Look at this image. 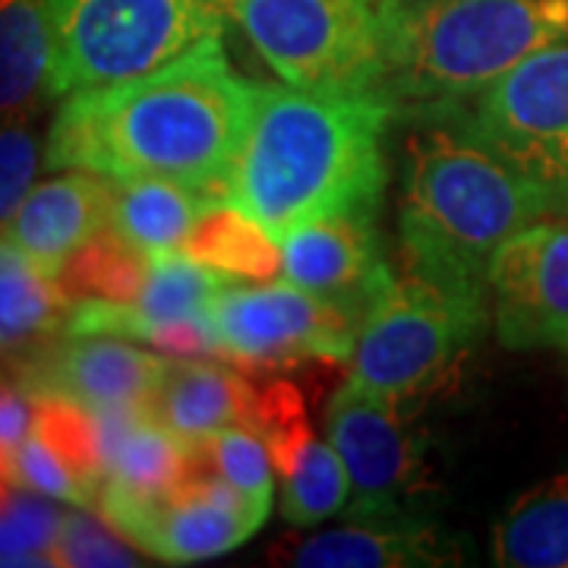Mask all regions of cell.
Instances as JSON below:
<instances>
[{
    "label": "cell",
    "mask_w": 568,
    "mask_h": 568,
    "mask_svg": "<svg viewBox=\"0 0 568 568\" xmlns=\"http://www.w3.org/2000/svg\"><path fill=\"white\" fill-rule=\"evenodd\" d=\"M246 108L250 82L234 73L222 36H205L142 77L63 95L44 136V168L162 178L227 196Z\"/></svg>",
    "instance_id": "cell-1"
},
{
    "label": "cell",
    "mask_w": 568,
    "mask_h": 568,
    "mask_svg": "<svg viewBox=\"0 0 568 568\" xmlns=\"http://www.w3.org/2000/svg\"><path fill=\"white\" fill-rule=\"evenodd\" d=\"M395 104L369 92L250 82L227 200L282 244L345 212H379L388 183L386 133Z\"/></svg>",
    "instance_id": "cell-2"
},
{
    "label": "cell",
    "mask_w": 568,
    "mask_h": 568,
    "mask_svg": "<svg viewBox=\"0 0 568 568\" xmlns=\"http://www.w3.org/2000/svg\"><path fill=\"white\" fill-rule=\"evenodd\" d=\"M398 181L402 272L489 297V263L511 234L568 212L547 183L496 155L448 114L405 118Z\"/></svg>",
    "instance_id": "cell-3"
},
{
    "label": "cell",
    "mask_w": 568,
    "mask_h": 568,
    "mask_svg": "<svg viewBox=\"0 0 568 568\" xmlns=\"http://www.w3.org/2000/svg\"><path fill=\"white\" fill-rule=\"evenodd\" d=\"M568 41V0H383L379 99L402 118L458 108Z\"/></svg>",
    "instance_id": "cell-4"
},
{
    "label": "cell",
    "mask_w": 568,
    "mask_h": 568,
    "mask_svg": "<svg viewBox=\"0 0 568 568\" xmlns=\"http://www.w3.org/2000/svg\"><path fill=\"white\" fill-rule=\"evenodd\" d=\"M489 323V297L402 272L357 328L347 379L407 407L446 383Z\"/></svg>",
    "instance_id": "cell-5"
},
{
    "label": "cell",
    "mask_w": 568,
    "mask_h": 568,
    "mask_svg": "<svg viewBox=\"0 0 568 568\" xmlns=\"http://www.w3.org/2000/svg\"><path fill=\"white\" fill-rule=\"evenodd\" d=\"M54 39L58 99L133 80L222 36L227 10L212 0H44Z\"/></svg>",
    "instance_id": "cell-6"
},
{
    "label": "cell",
    "mask_w": 568,
    "mask_h": 568,
    "mask_svg": "<svg viewBox=\"0 0 568 568\" xmlns=\"http://www.w3.org/2000/svg\"><path fill=\"white\" fill-rule=\"evenodd\" d=\"M282 82L379 95L383 0H224Z\"/></svg>",
    "instance_id": "cell-7"
},
{
    "label": "cell",
    "mask_w": 568,
    "mask_h": 568,
    "mask_svg": "<svg viewBox=\"0 0 568 568\" xmlns=\"http://www.w3.org/2000/svg\"><path fill=\"white\" fill-rule=\"evenodd\" d=\"M325 439L351 477L345 521L429 518L439 487L426 465L424 439L407 424V407L347 379L325 407Z\"/></svg>",
    "instance_id": "cell-8"
},
{
    "label": "cell",
    "mask_w": 568,
    "mask_h": 568,
    "mask_svg": "<svg viewBox=\"0 0 568 568\" xmlns=\"http://www.w3.org/2000/svg\"><path fill=\"white\" fill-rule=\"evenodd\" d=\"M448 114L568 209V41L544 48ZM417 118V114H414Z\"/></svg>",
    "instance_id": "cell-9"
},
{
    "label": "cell",
    "mask_w": 568,
    "mask_h": 568,
    "mask_svg": "<svg viewBox=\"0 0 568 568\" xmlns=\"http://www.w3.org/2000/svg\"><path fill=\"white\" fill-rule=\"evenodd\" d=\"M95 511L145 556H155L159 562L171 566L203 562L241 547L268 518V511L253 506L222 474L203 465L193 448L181 487L142 496L102 484Z\"/></svg>",
    "instance_id": "cell-10"
},
{
    "label": "cell",
    "mask_w": 568,
    "mask_h": 568,
    "mask_svg": "<svg viewBox=\"0 0 568 568\" xmlns=\"http://www.w3.org/2000/svg\"><path fill=\"white\" fill-rule=\"evenodd\" d=\"M209 320L222 338L224 361L250 369H287L306 361L347 364L357 323L294 282L222 284Z\"/></svg>",
    "instance_id": "cell-11"
},
{
    "label": "cell",
    "mask_w": 568,
    "mask_h": 568,
    "mask_svg": "<svg viewBox=\"0 0 568 568\" xmlns=\"http://www.w3.org/2000/svg\"><path fill=\"white\" fill-rule=\"evenodd\" d=\"M489 306L511 351H568V212L530 222L496 250Z\"/></svg>",
    "instance_id": "cell-12"
},
{
    "label": "cell",
    "mask_w": 568,
    "mask_h": 568,
    "mask_svg": "<svg viewBox=\"0 0 568 568\" xmlns=\"http://www.w3.org/2000/svg\"><path fill=\"white\" fill-rule=\"evenodd\" d=\"M174 357L114 335H61L17 361V383L32 395L67 398L89 410H149Z\"/></svg>",
    "instance_id": "cell-13"
},
{
    "label": "cell",
    "mask_w": 568,
    "mask_h": 568,
    "mask_svg": "<svg viewBox=\"0 0 568 568\" xmlns=\"http://www.w3.org/2000/svg\"><path fill=\"white\" fill-rule=\"evenodd\" d=\"M376 215L379 212H345L304 224L282 241L284 278L342 310L357 328L395 284Z\"/></svg>",
    "instance_id": "cell-14"
},
{
    "label": "cell",
    "mask_w": 568,
    "mask_h": 568,
    "mask_svg": "<svg viewBox=\"0 0 568 568\" xmlns=\"http://www.w3.org/2000/svg\"><path fill=\"white\" fill-rule=\"evenodd\" d=\"M465 559V544L429 518L345 521L272 547V562L297 568H439Z\"/></svg>",
    "instance_id": "cell-15"
},
{
    "label": "cell",
    "mask_w": 568,
    "mask_h": 568,
    "mask_svg": "<svg viewBox=\"0 0 568 568\" xmlns=\"http://www.w3.org/2000/svg\"><path fill=\"white\" fill-rule=\"evenodd\" d=\"M111 178L67 168L58 178L29 190L17 215L3 224V241L20 246L32 263L58 275L73 250L111 224Z\"/></svg>",
    "instance_id": "cell-16"
},
{
    "label": "cell",
    "mask_w": 568,
    "mask_h": 568,
    "mask_svg": "<svg viewBox=\"0 0 568 568\" xmlns=\"http://www.w3.org/2000/svg\"><path fill=\"white\" fill-rule=\"evenodd\" d=\"M260 392L244 373L209 361L174 357L149 414L186 446L212 439L231 426H253Z\"/></svg>",
    "instance_id": "cell-17"
},
{
    "label": "cell",
    "mask_w": 568,
    "mask_h": 568,
    "mask_svg": "<svg viewBox=\"0 0 568 568\" xmlns=\"http://www.w3.org/2000/svg\"><path fill=\"white\" fill-rule=\"evenodd\" d=\"M95 414V410H92ZM104 484L155 496L181 487L190 470V446L149 410H99Z\"/></svg>",
    "instance_id": "cell-18"
},
{
    "label": "cell",
    "mask_w": 568,
    "mask_h": 568,
    "mask_svg": "<svg viewBox=\"0 0 568 568\" xmlns=\"http://www.w3.org/2000/svg\"><path fill=\"white\" fill-rule=\"evenodd\" d=\"M111 183V227L121 231L126 241H133L149 256L181 253L190 231L200 224L205 212L227 200L222 190H203L162 178Z\"/></svg>",
    "instance_id": "cell-19"
},
{
    "label": "cell",
    "mask_w": 568,
    "mask_h": 568,
    "mask_svg": "<svg viewBox=\"0 0 568 568\" xmlns=\"http://www.w3.org/2000/svg\"><path fill=\"white\" fill-rule=\"evenodd\" d=\"M70 297L61 291L58 275L32 263L20 246L0 250V338L7 364L58 342L67 335Z\"/></svg>",
    "instance_id": "cell-20"
},
{
    "label": "cell",
    "mask_w": 568,
    "mask_h": 568,
    "mask_svg": "<svg viewBox=\"0 0 568 568\" xmlns=\"http://www.w3.org/2000/svg\"><path fill=\"white\" fill-rule=\"evenodd\" d=\"M54 92V39L44 0H0L3 118H32Z\"/></svg>",
    "instance_id": "cell-21"
},
{
    "label": "cell",
    "mask_w": 568,
    "mask_h": 568,
    "mask_svg": "<svg viewBox=\"0 0 568 568\" xmlns=\"http://www.w3.org/2000/svg\"><path fill=\"white\" fill-rule=\"evenodd\" d=\"M489 556L506 568H568V474L508 503L493 525Z\"/></svg>",
    "instance_id": "cell-22"
},
{
    "label": "cell",
    "mask_w": 568,
    "mask_h": 568,
    "mask_svg": "<svg viewBox=\"0 0 568 568\" xmlns=\"http://www.w3.org/2000/svg\"><path fill=\"white\" fill-rule=\"evenodd\" d=\"M181 253L200 260L231 282H268L282 275V244L244 209L222 200L190 231Z\"/></svg>",
    "instance_id": "cell-23"
},
{
    "label": "cell",
    "mask_w": 568,
    "mask_h": 568,
    "mask_svg": "<svg viewBox=\"0 0 568 568\" xmlns=\"http://www.w3.org/2000/svg\"><path fill=\"white\" fill-rule=\"evenodd\" d=\"M152 256L111 224L67 256L58 284L70 304H133L145 287Z\"/></svg>",
    "instance_id": "cell-24"
},
{
    "label": "cell",
    "mask_w": 568,
    "mask_h": 568,
    "mask_svg": "<svg viewBox=\"0 0 568 568\" xmlns=\"http://www.w3.org/2000/svg\"><path fill=\"white\" fill-rule=\"evenodd\" d=\"M39 489L3 480V508H0V562L7 568L58 566L67 511Z\"/></svg>",
    "instance_id": "cell-25"
},
{
    "label": "cell",
    "mask_w": 568,
    "mask_h": 568,
    "mask_svg": "<svg viewBox=\"0 0 568 568\" xmlns=\"http://www.w3.org/2000/svg\"><path fill=\"white\" fill-rule=\"evenodd\" d=\"M351 477L335 446L313 439L304 462L282 480V515L294 528H313L335 511H345Z\"/></svg>",
    "instance_id": "cell-26"
},
{
    "label": "cell",
    "mask_w": 568,
    "mask_h": 568,
    "mask_svg": "<svg viewBox=\"0 0 568 568\" xmlns=\"http://www.w3.org/2000/svg\"><path fill=\"white\" fill-rule=\"evenodd\" d=\"M36 433L73 467V474L82 484L99 496L104 484V448L99 417L77 402L54 398V395H36Z\"/></svg>",
    "instance_id": "cell-27"
},
{
    "label": "cell",
    "mask_w": 568,
    "mask_h": 568,
    "mask_svg": "<svg viewBox=\"0 0 568 568\" xmlns=\"http://www.w3.org/2000/svg\"><path fill=\"white\" fill-rule=\"evenodd\" d=\"M193 455L222 474L231 487H237L256 508L268 511L275 493V462L265 439L253 426H231L212 439L193 443Z\"/></svg>",
    "instance_id": "cell-28"
},
{
    "label": "cell",
    "mask_w": 568,
    "mask_h": 568,
    "mask_svg": "<svg viewBox=\"0 0 568 568\" xmlns=\"http://www.w3.org/2000/svg\"><path fill=\"white\" fill-rule=\"evenodd\" d=\"M253 429L265 439L282 480L297 470L310 443L316 439L313 429H310V420H306L301 392L291 383H284V379H275L260 392L256 414H253Z\"/></svg>",
    "instance_id": "cell-29"
},
{
    "label": "cell",
    "mask_w": 568,
    "mask_h": 568,
    "mask_svg": "<svg viewBox=\"0 0 568 568\" xmlns=\"http://www.w3.org/2000/svg\"><path fill=\"white\" fill-rule=\"evenodd\" d=\"M3 480L39 489L44 496L70 503L77 508H95V503H99V496L82 484L73 474V467L67 465L39 433H32L20 448L3 455Z\"/></svg>",
    "instance_id": "cell-30"
},
{
    "label": "cell",
    "mask_w": 568,
    "mask_h": 568,
    "mask_svg": "<svg viewBox=\"0 0 568 568\" xmlns=\"http://www.w3.org/2000/svg\"><path fill=\"white\" fill-rule=\"evenodd\" d=\"M58 566H142V549L133 547L108 518L89 511H67Z\"/></svg>",
    "instance_id": "cell-31"
},
{
    "label": "cell",
    "mask_w": 568,
    "mask_h": 568,
    "mask_svg": "<svg viewBox=\"0 0 568 568\" xmlns=\"http://www.w3.org/2000/svg\"><path fill=\"white\" fill-rule=\"evenodd\" d=\"M39 136L26 118H7L0 136V219L3 224L17 215L22 200L36 186L39 174Z\"/></svg>",
    "instance_id": "cell-32"
},
{
    "label": "cell",
    "mask_w": 568,
    "mask_h": 568,
    "mask_svg": "<svg viewBox=\"0 0 568 568\" xmlns=\"http://www.w3.org/2000/svg\"><path fill=\"white\" fill-rule=\"evenodd\" d=\"M36 433V395L7 376L0 398V452L10 455Z\"/></svg>",
    "instance_id": "cell-33"
}]
</instances>
